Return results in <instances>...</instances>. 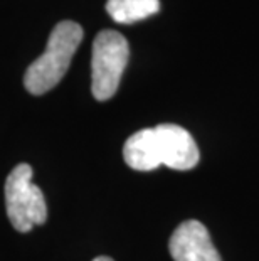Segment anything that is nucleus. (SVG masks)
I'll return each mask as SVG.
<instances>
[{
  "instance_id": "obj_1",
  "label": "nucleus",
  "mask_w": 259,
  "mask_h": 261,
  "mask_svg": "<svg viewBox=\"0 0 259 261\" xmlns=\"http://www.w3.org/2000/svg\"><path fill=\"white\" fill-rule=\"evenodd\" d=\"M82 41V27L73 20H63L49 36L47 47L25 71L24 86L32 94H44L63 80L71 59Z\"/></svg>"
},
{
  "instance_id": "obj_2",
  "label": "nucleus",
  "mask_w": 259,
  "mask_h": 261,
  "mask_svg": "<svg viewBox=\"0 0 259 261\" xmlns=\"http://www.w3.org/2000/svg\"><path fill=\"white\" fill-rule=\"evenodd\" d=\"M5 207L10 224L19 232H29L47 219L42 191L32 182V167L19 164L5 180Z\"/></svg>"
},
{
  "instance_id": "obj_3",
  "label": "nucleus",
  "mask_w": 259,
  "mask_h": 261,
  "mask_svg": "<svg viewBox=\"0 0 259 261\" xmlns=\"http://www.w3.org/2000/svg\"><path fill=\"white\" fill-rule=\"evenodd\" d=\"M130 58L128 41L117 31H101L93 42L91 93L100 101L113 98Z\"/></svg>"
},
{
  "instance_id": "obj_4",
  "label": "nucleus",
  "mask_w": 259,
  "mask_h": 261,
  "mask_svg": "<svg viewBox=\"0 0 259 261\" xmlns=\"http://www.w3.org/2000/svg\"><path fill=\"white\" fill-rule=\"evenodd\" d=\"M153 130L162 165L174 170H190L199 164V147L185 128L174 123H162Z\"/></svg>"
},
{
  "instance_id": "obj_5",
  "label": "nucleus",
  "mask_w": 259,
  "mask_h": 261,
  "mask_svg": "<svg viewBox=\"0 0 259 261\" xmlns=\"http://www.w3.org/2000/svg\"><path fill=\"white\" fill-rule=\"evenodd\" d=\"M174 261H222L211 240L207 227L200 221H184L168 241Z\"/></svg>"
},
{
  "instance_id": "obj_6",
  "label": "nucleus",
  "mask_w": 259,
  "mask_h": 261,
  "mask_svg": "<svg viewBox=\"0 0 259 261\" xmlns=\"http://www.w3.org/2000/svg\"><path fill=\"white\" fill-rule=\"evenodd\" d=\"M123 159L128 167L140 172L155 170L162 165L158 143L153 128H143L133 133L123 147Z\"/></svg>"
},
{
  "instance_id": "obj_7",
  "label": "nucleus",
  "mask_w": 259,
  "mask_h": 261,
  "mask_svg": "<svg viewBox=\"0 0 259 261\" xmlns=\"http://www.w3.org/2000/svg\"><path fill=\"white\" fill-rule=\"evenodd\" d=\"M160 10V0H108L106 12L118 24H133Z\"/></svg>"
},
{
  "instance_id": "obj_8",
  "label": "nucleus",
  "mask_w": 259,
  "mask_h": 261,
  "mask_svg": "<svg viewBox=\"0 0 259 261\" xmlns=\"http://www.w3.org/2000/svg\"><path fill=\"white\" fill-rule=\"evenodd\" d=\"M93 261H113L109 256H98V258H95Z\"/></svg>"
}]
</instances>
